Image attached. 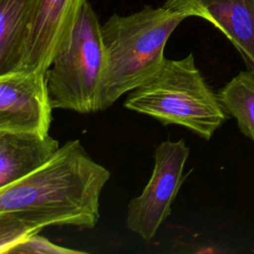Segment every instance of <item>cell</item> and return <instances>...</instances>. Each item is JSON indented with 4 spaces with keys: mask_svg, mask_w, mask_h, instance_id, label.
<instances>
[{
    "mask_svg": "<svg viewBox=\"0 0 254 254\" xmlns=\"http://www.w3.org/2000/svg\"><path fill=\"white\" fill-rule=\"evenodd\" d=\"M111 177L80 140L65 142L40 169L0 189V212H12L37 231L46 226L93 228L99 199Z\"/></svg>",
    "mask_w": 254,
    "mask_h": 254,
    "instance_id": "cell-1",
    "label": "cell"
},
{
    "mask_svg": "<svg viewBox=\"0 0 254 254\" xmlns=\"http://www.w3.org/2000/svg\"><path fill=\"white\" fill-rule=\"evenodd\" d=\"M188 17L165 7H144L128 16L112 15L101 25L106 67L99 94V111L152 77L165 61V46Z\"/></svg>",
    "mask_w": 254,
    "mask_h": 254,
    "instance_id": "cell-2",
    "label": "cell"
},
{
    "mask_svg": "<svg viewBox=\"0 0 254 254\" xmlns=\"http://www.w3.org/2000/svg\"><path fill=\"white\" fill-rule=\"evenodd\" d=\"M124 106L164 125L183 126L204 140L226 119L217 94L206 83L191 53L181 60L165 59L152 77L130 91Z\"/></svg>",
    "mask_w": 254,
    "mask_h": 254,
    "instance_id": "cell-3",
    "label": "cell"
},
{
    "mask_svg": "<svg viewBox=\"0 0 254 254\" xmlns=\"http://www.w3.org/2000/svg\"><path fill=\"white\" fill-rule=\"evenodd\" d=\"M105 67L101 25L91 4L83 0L69 35L46 72L53 108L98 112Z\"/></svg>",
    "mask_w": 254,
    "mask_h": 254,
    "instance_id": "cell-4",
    "label": "cell"
},
{
    "mask_svg": "<svg viewBox=\"0 0 254 254\" xmlns=\"http://www.w3.org/2000/svg\"><path fill=\"white\" fill-rule=\"evenodd\" d=\"M190 155L185 139L163 141L155 150L154 169L142 192L127 204L126 227L146 241L154 238L185 181Z\"/></svg>",
    "mask_w": 254,
    "mask_h": 254,
    "instance_id": "cell-5",
    "label": "cell"
},
{
    "mask_svg": "<svg viewBox=\"0 0 254 254\" xmlns=\"http://www.w3.org/2000/svg\"><path fill=\"white\" fill-rule=\"evenodd\" d=\"M53 106L46 73L0 74V131L49 135Z\"/></svg>",
    "mask_w": 254,
    "mask_h": 254,
    "instance_id": "cell-6",
    "label": "cell"
},
{
    "mask_svg": "<svg viewBox=\"0 0 254 254\" xmlns=\"http://www.w3.org/2000/svg\"><path fill=\"white\" fill-rule=\"evenodd\" d=\"M83 0H39L16 70L46 73L69 35Z\"/></svg>",
    "mask_w": 254,
    "mask_h": 254,
    "instance_id": "cell-7",
    "label": "cell"
},
{
    "mask_svg": "<svg viewBox=\"0 0 254 254\" xmlns=\"http://www.w3.org/2000/svg\"><path fill=\"white\" fill-rule=\"evenodd\" d=\"M163 7L211 23L254 71V0H165Z\"/></svg>",
    "mask_w": 254,
    "mask_h": 254,
    "instance_id": "cell-8",
    "label": "cell"
},
{
    "mask_svg": "<svg viewBox=\"0 0 254 254\" xmlns=\"http://www.w3.org/2000/svg\"><path fill=\"white\" fill-rule=\"evenodd\" d=\"M59 148V141L50 134L0 131V189L40 169Z\"/></svg>",
    "mask_w": 254,
    "mask_h": 254,
    "instance_id": "cell-9",
    "label": "cell"
},
{
    "mask_svg": "<svg viewBox=\"0 0 254 254\" xmlns=\"http://www.w3.org/2000/svg\"><path fill=\"white\" fill-rule=\"evenodd\" d=\"M39 0H0V74L17 69Z\"/></svg>",
    "mask_w": 254,
    "mask_h": 254,
    "instance_id": "cell-10",
    "label": "cell"
},
{
    "mask_svg": "<svg viewBox=\"0 0 254 254\" xmlns=\"http://www.w3.org/2000/svg\"><path fill=\"white\" fill-rule=\"evenodd\" d=\"M217 96L225 112L236 119L240 131L254 142V71H240Z\"/></svg>",
    "mask_w": 254,
    "mask_h": 254,
    "instance_id": "cell-11",
    "label": "cell"
},
{
    "mask_svg": "<svg viewBox=\"0 0 254 254\" xmlns=\"http://www.w3.org/2000/svg\"><path fill=\"white\" fill-rule=\"evenodd\" d=\"M39 233L20 216L0 212V253L5 254L29 236Z\"/></svg>",
    "mask_w": 254,
    "mask_h": 254,
    "instance_id": "cell-12",
    "label": "cell"
},
{
    "mask_svg": "<svg viewBox=\"0 0 254 254\" xmlns=\"http://www.w3.org/2000/svg\"><path fill=\"white\" fill-rule=\"evenodd\" d=\"M84 251L63 247L39 233L33 234L12 248L8 254H81Z\"/></svg>",
    "mask_w": 254,
    "mask_h": 254,
    "instance_id": "cell-13",
    "label": "cell"
}]
</instances>
